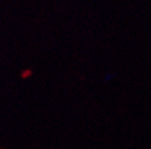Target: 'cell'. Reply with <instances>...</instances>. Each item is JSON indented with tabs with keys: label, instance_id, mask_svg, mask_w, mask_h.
I'll list each match as a JSON object with an SVG mask.
<instances>
[]
</instances>
